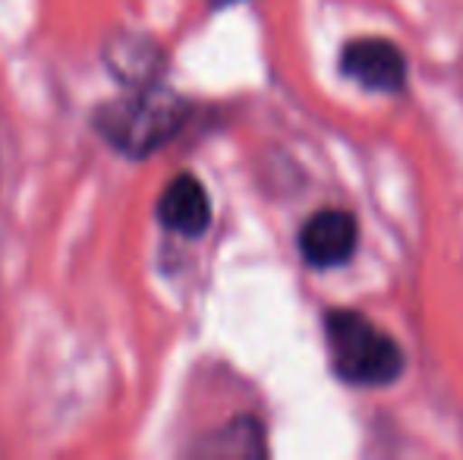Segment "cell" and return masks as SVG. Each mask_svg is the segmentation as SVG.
Masks as SVG:
<instances>
[{
  "instance_id": "1",
  "label": "cell",
  "mask_w": 463,
  "mask_h": 460,
  "mask_svg": "<svg viewBox=\"0 0 463 460\" xmlns=\"http://www.w3.org/2000/svg\"><path fill=\"white\" fill-rule=\"evenodd\" d=\"M189 105L165 82L129 86L127 95L95 111V129L127 158H148L184 129Z\"/></svg>"
},
{
  "instance_id": "2",
  "label": "cell",
  "mask_w": 463,
  "mask_h": 460,
  "mask_svg": "<svg viewBox=\"0 0 463 460\" xmlns=\"http://www.w3.org/2000/svg\"><path fill=\"white\" fill-rule=\"evenodd\" d=\"M331 369L350 385H391L407 369V356L388 332L356 309H331L325 315Z\"/></svg>"
},
{
  "instance_id": "3",
  "label": "cell",
  "mask_w": 463,
  "mask_h": 460,
  "mask_svg": "<svg viewBox=\"0 0 463 460\" xmlns=\"http://www.w3.org/2000/svg\"><path fill=\"white\" fill-rule=\"evenodd\" d=\"M341 70L369 92H403L407 61L403 51L388 38H356L344 48Z\"/></svg>"
},
{
  "instance_id": "4",
  "label": "cell",
  "mask_w": 463,
  "mask_h": 460,
  "mask_svg": "<svg viewBox=\"0 0 463 460\" xmlns=\"http://www.w3.org/2000/svg\"><path fill=\"white\" fill-rule=\"evenodd\" d=\"M360 228L350 211L322 209L303 224L299 230V256L312 268H335L344 265L356 252Z\"/></svg>"
},
{
  "instance_id": "5",
  "label": "cell",
  "mask_w": 463,
  "mask_h": 460,
  "mask_svg": "<svg viewBox=\"0 0 463 460\" xmlns=\"http://www.w3.org/2000/svg\"><path fill=\"white\" fill-rule=\"evenodd\" d=\"M158 221L180 237H202L212 224V199L193 174H177L158 199Z\"/></svg>"
},
{
  "instance_id": "6",
  "label": "cell",
  "mask_w": 463,
  "mask_h": 460,
  "mask_svg": "<svg viewBox=\"0 0 463 460\" xmlns=\"http://www.w3.org/2000/svg\"><path fill=\"white\" fill-rule=\"evenodd\" d=\"M104 63L123 86H148V82H161L165 54L152 38L117 32L104 44Z\"/></svg>"
},
{
  "instance_id": "7",
  "label": "cell",
  "mask_w": 463,
  "mask_h": 460,
  "mask_svg": "<svg viewBox=\"0 0 463 460\" xmlns=\"http://www.w3.org/2000/svg\"><path fill=\"white\" fill-rule=\"evenodd\" d=\"M199 455L208 457H265V432L252 417H240L231 426L208 436V442L199 448Z\"/></svg>"
},
{
  "instance_id": "8",
  "label": "cell",
  "mask_w": 463,
  "mask_h": 460,
  "mask_svg": "<svg viewBox=\"0 0 463 460\" xmlns=\"http://www.w3.org/2000/svg\"><path fill=\"white\" fill-rule=\"evenodd\" d=\"M214 4H233V0H214Z\"/></svg>"
}]
</instances>
